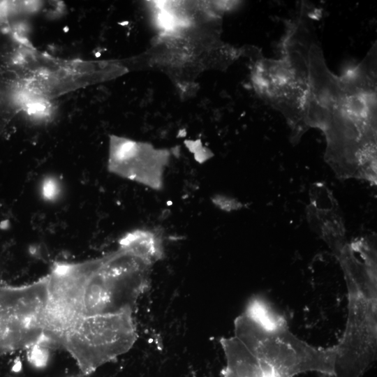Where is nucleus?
<instances>
[{"label":"nucleus","instance_id":"f257e3e1","mask_svg":"<svg viewBox=\"0 0 377 377\" xmlns=\"http://www.w3.org/2000/svg\"><path fill=\"white\" fill-rule=\"evenodd\" d=\"M220 342L226 361L222 377H294L322 364L319 348L294 334L262 296L251 299L235 320L233 335Z\"/></svg>","mask_w":377,"mask_h":377},{"label":"nucleus","instance_id":"f03ea898","mask_svg":"<svg viewBox=\"0 0 377 377\" xmlns=\"http://www.w3.org/2000/svg\"><path fill=\"white\" fill-rule=\"evenodd\" d=\"M335 253L342 267L348 295L346 327L333 346V377H362L376 358V256L365 240L343 244Z\"/></svg>","mask_w":377,"mask_h":377},{"label":"nucleus","instance_id":"7ed1b4c3","mask_svg":"<svg viewBox=\"0 0 377 377\" xmlns=\"http://www.w3.org/2000/svg\"><path fill=\"white\" fill-rule=\"evenodd\" d=\"M151 263L118 246L75 263L80 317L133 311L149 283Z\"/></svg>","mask_w":377,"mask_h":377},{"label":"nucleus","instance_id":"20e7f679","mask_svg":"<svg viewBox=\"0 0 377 377\" xmlns=\"http://www.w3.org/2000/svg\"><path fill=\"white\" fill-rule=\"evenodd\" d=\"M133 311L84 316L63 334L60 348L75 360L83 375L128 352L138 338Z\"/></svg>","mask_w":377,"mask_h":377},{"label":"nucleus","instance_id":"39448f33","mask_svg":"<svg viewBox=\"0 0 377 377\" xmlns=\"http://www.w3.org/2000/svg\"><path fill=\"white\" fill-rule=\"evenodd\" d=\"M170 153L165 149L128 138L111 136L108 168L110 172L156 191L163 187Z\"/></svg>","mask_w":377,"mask_h":377},{"label":"nucleus","instance_id":"423d86ee","mask_svg":"<svg viewBox=\"0 0 377 377\" xmlns=\"http://www.w3.org/2000/svg\"><path fill=\"white\" fill-rule=\"evenodd\" d=\"M118 246L154 265L164 256L161 238L147 229L138 228L126 232L119 239Z\"/></svg>","mask_w":377,"mask_h":377},{"label":"nucleus","instance_id":"0eeeda50","mask_svg":"<svg viewBox=\"0 0 377 377\" xmlns=\"http://www.w3.org/2000/svg\"><path fill=\"white\" fill-rule=\"evenodd\" d=\"M25 350L27 361L32 367L41 369L47 365L50 358V350H52L49 346L38 341Z\"/></svg>","mask_w":377,"mask_h":377},{"label":"nucleus","instance_id":"6e6552de","mask_svg":"<svg viewBox=\"0 0 377 377\" xmlns=\"http://www.w3.org/2000/svg\"><path fill=\"white\" fill-rule=\"evenodd\" d=\"M40 190L43 200L53 202L58 199L61 194V184L55 177L48 176L43 179Z\"/></svg>","mask_w":377,"mask_h":377},{"label":"nucleus","instance_id":"1a4fd4ad","mask_svg":"<svg viewBox=\"0 0 377 377\" xmlns=\"http://www.w3.org/2000/svg\"><path fill=\"white\" fill-rule=\"evenodd\" d=\"M212 201L217 207L226 212L238 210L242 207L239 201L224 195L216 194L212 198Z\"/></svg>","mask_w":377,"mask_h":377}]
</instances>
